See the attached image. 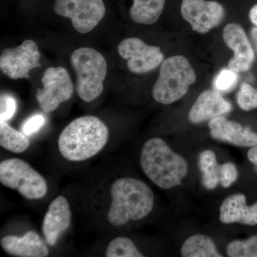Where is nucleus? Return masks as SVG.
<instances>
[{"instance_id":"nucleus-28","label":"nucleus","mask_w":257,"mask_h":257,"mask_svg":"<svg viewBox=\"0 0 257 257\" xmlns=\"http://www.w3.org/2000/svg\"><path fill=\"white\" fill-rule=\"evenodd\" d=\"M45 118L43 115L35 114L28 118L21 126L22 133L26 136H31L44 126Z\"/></svg>"},{"instance_id":"nucleus-19","label":"nucleus","mask_w":257,"mask_h":257,"mask_svg":"<svg viewBox=\"0 0 257 257\" xmlns=\"http://www.w3.org/2000/svg\"><path fill=\"white\" fill-rule=\"evenodd\" d=\"M184 257H221L215 243L209 236L203 234L193 235L188 238L181 248Z\"/></svg>"},{"instance_id":"nucleus-14","label":"nucleus","mask_w":257,"mask_h":257,"mask_svg":"<svg viewBox=\"0 0 257 257\" xmlns=\"http://www.w3.org/2000/svg\"><path fill=\"white\" fill-rule=\"evenodd\" d=\"M71 219L72 212L67 199L63 196L55 198L42 222V232L49 246H55L61 235L68 229Z\"/></svg>"},{"instance_id":"nucleus-20","label":"nucleus","mask_w":257,"mask_h":257,"mask_svg":"<svg viewBox=\"0 0 257 257\" xmlns=\"http://www.w3.org/2000/svg\"><path fill=\"white\" fill-rule=\"evenodd\" d=\"M199 167L202 172L203 186L207 189H214L219 182V169L215 153L211 150H204L199 155Z\"/></svg>"},{"instance_id":"nucleus-9","label":"nucleus","mask_w":257,"mask_h":257,"mask_svg":"<svg viewBox=\"0 0 257 257\" xmlns=\"http://www.w3.org/2000/svg\"><path fill=\"white\" fill-rule=\"evenodd\" d=\"M40 57L36 42L25 40L20 46L3 50L0 56V69L12 79L30 78V71L41 66Z\"/></svg>"},{"instance_id":"nucleus-5","label":"nucleus","mask_w":257,"mask_h":257,"mask_svg":"<svg viewBox=\"0 0 257 257\" xmlns=\"http://www.w3.org/2000/svg\"><path fill=\"white\" fill-rule=\"evenodd\" d=\"M70 62L77 77L79 97L85 102L94 101L104 90L107 73L104 56L91 47H80L72 52Z\"/></svg>"},{"instance_id":"nucleus-15","label":"nucleus","mask_w":257,"mask_h":257,"mask_svg":"<svg viewBox=\"0 0 257 257\" xmlns=\"http://www.w3.org/2000/svg\"><path fill=\"white\" fill-rule=\"evenodd\" d=\"M232 106L226 100L221 93L216 90H205L198 96L188 114L193 124H200L216 116L229 113Z\"/></svg>"},{"instance_id":"nucleus-10","label":"nucleus","mask_w":257,"mask_h":257,"mask_svg":"<svg viewBox=\"0 0 257 257\" xmlns=\"http://www.w3.org/2000/svg\"><path fill=\"white\" fill-rule=\"evenodd\" d=\"M118 53L126 60V65L134 74H145L162 63L165 56L160 47L147 45L137 37L122 40L117 47Z\"/></svg>"},{"instance_id":"nucleus-31","label":"nucleus","mask_w":257,"mask_h":257,"mask_svg":"<svg viewBox=\"0 0 257 257\" xmlns=\"http://www.w3.org/2000/svg\"><path fill=\"white\" fill-rule=\"evenodd\" d=\"M251 37L252 39L253 43H254L255 47H256L257 50V28L253 27L251 30Z\"/></svg>"},{"instance_id":"nucleus-11","label":"nucleus","mask_w":257,"mask_h":257,"mask_svg":"<svg viewBox=\"0 0 257 257\" xmlns=\"http://www.w3.org/2000/svg\"><path fill=\"white\" fill-rule=\"evenodd\" d=\"M181 14L194 32L206 34L220 25L224 18L225 10L216 1L182 0Z\"/></svg>"},{"instance_id":"nucleus-25","label":"nucleus","mask_w":257,"mask_h":257,"mask_svg":"<svg viewBox=\"0 0 257 257\" xmlns=\"http://www.w3.org/2000/svg\"><path fill=\"white\" fill-rule=\"evenodd\" d=\"M237 74L229 68L221 69L214 79L215 90L219 93H226L232 90L237 84Z\"/></svg>"},{"instance_id":"nucleus-26","label":"nucleus","mask_w":257,"mask_h":257,"mask_svg":"<svg viewBox=\"0 0 257 257\" xmlns=\"http://www.w3.org/2000/svg\"><path fill=\"white\" fill-rule=\"evenodd\" d=\"M17 109L16 100L13 96L2 94L0 97V121H9L14 116Z\"/></svg>"},{"instance_id":"nucleus-18","label":"nucleus","mask_w":257,"mask_h":257,"mask_svg":"<svg viewBox=\"0 0 257 257\" xmlns=\"http://www.w3.org/2000/svg\"><path fill=\"white\" fill-rule=\"evenodd\" d=\"M165 5V0H133L130 18L138 24L152 25L160 19Z\"/></svg>"},{"instance_id":"nucleus-29","label":"nucleus","mask_w":257,"mask_h":257,"mask_svg":"<svg viewBox=\"0 0 257 257\" xmlns=\"http://www.w3.org/2000/svg\"><path fill=\"white\" fill-rule=\"evenodd\" d=\"M247 157L248 160L253 164L257 165V145L256 146L251 147V149L248 150Z\"/></svg>"},{"instance_id":"nucleus-1","label":"nucleus","mask_w":257,"mask_h":257,"mask_svg":"<svg viewBox=\"0 0 257 257\" xmlns=\"http://www.w3.org/2000/svg\"><path fill=\"white\" fill-rule=\"evenodd\" d=\"M109 130L94 116L73 120L62 130L58 139L61 155L71 162H82L95 156L105 147Z\"/></svg>"},{"instance_id":"nucleus-12","label":"nucleus","mask_w":257,"mask_h":257,"mask_svg":"<svg viewBox=\"0 0 257 257\" xmlns=\"http://www.w3.org/2000/svg\"><path fill=\"white\" fill-rule=\"evenodd\" d=\"M223 39L226 46L234 52L228 62V68L239 73L251 68L254 61V50L241 25L229 23L223 30Z\"/></svg>"},{"instance_id":"nucleus-32","label":"nucleus","mask_w":257,"mask_h":257,"mask_svg":"<svg viewBox=\"0 0 257 257\" xmlns=\"http://www.w3.org/2000/svg\"><path fill=\"white\" fill-rule=\"evenodd\" d=\"M256 170H257V165H256Z\"/></svg>"},{"instance_id":"nucleus-13","label":"nucleus","mask_w":257,"mask_h":257,"mask_svg":"<svg viewBox=\"0 0 257 257\" xmlns=\"http://www.w3.org/2000/svg\"><path fill=\"white\" fill-rule=\"evenodd\" d=\"M211 138L239 147H251L257 145V134L248 126L219 116L209 122Z\"/></svg>"},{"instance_id":"nucleus-17","label":"nucleus","mask_w":257,"mask_h":257,"mask_svg":"<svg viewBox=\"0 0 257 257\" xmlns=\"http://www.w3.org/2000/svg\"><path fill=\"white\" fill-rule=\"evenodd\" d=\"M219 219L224 224L238 222L255 226L257 225V202L252 206H248L243 194L229 196L221 204Z\"/></svg>"},{"instance_id":"nucleus-3","label":"nucleus","mask_w":257,"mask_h":257,"mask_svg":"<svg viewBox=\"0 0 257 257\" xmlns=\"http://www.w3.org/2000/svg\"><path fill=\"white\" fill-rule=\"evenodd\" d=\"M140 165L144 173L157 187L170 189L182 184L188 164L160 138H152L142 150Z\"/></svg>"},{"instance_id":"nucleus-30","label":"nucleus","mask_w":257,"mask_h":257,"mask_svg":"<svg viewBox=\"0 0 257 257\" xmlns=\"http://www.w3.org/2000/svg\"><path fill=\"white\" fill-rule=\"evenodd\" d=\"M248 17H249L251 23L257 28V4L253 5L252 8L250 9Z\"/></svg>"},{"instance_id":"nucleus-2","label":"nucleus","mask_w":257,"mask_h":257,"mask_svg":"<svg viewBox=\"0 0 257 257\" xmlns=\"http://www.w3.org/2000/svg\"><path fill=\"white\" fill-rule=\"evenodd\" d=\"M110 194L111 202L107 219L114 226L141 220L153 209V192L139 179L130 177L116 179L111 184Z\"/></svg>"},{"instance_id":"nucleus-27","label":"nucleus","mask_w":257,"mask_h":257,"mask_svg":"<svg viewBox=\"0 0 257 257\" xmlns=\"http://www.w3.org/2000/svg\"><path fill=\"white\" fill-rule=\"evenodd\" d=\"M238 178V171L236 166L231 162L220 165L219 182L224 188H228L236 182Z\"/></svg>"},{"instance_id":"nucleus-4","label":"nucleus","mask_w":257,"mask_h":257,"mask_svg":"<svg viewBox=\"0 0 257 257\" xmlns=\"http://www.w3.org/2000/svg\"><path fill=\"white\" fill-rule=\"evenodd\" d=\"M197 79L189 60L182 55L172 56L162 62L158 78L152 88V96L161 104L179 100Z\"/></svg>"},{"instance_id":"nucleus-24","label":"nucleus","mask_w":257,"mask_h":257,"mask_svg":"<svg viewBox=\"0 0 257 257\" xmlns=\"http://www.w3.org/2000/svg\"><path fill=\"white\" fill-rule=\"evenodd\" d=\"M238 105L243 111L252 110L257 108V89L242 83L236 96Z\"/></svg>"},{"instance_id":"nucleus-16","label":"nucleus","mask_w":257,"mask_h":257,"mask_svg":"<svg viewBox=\"0 0 257 257\" xmlns=\"http://www.w3.org/2000/svg\"><path fill=\"white\" fill-rule=\"evenodd\" d=\"M7 253L19 257H45L50 253L46 243L35 231H29L23 236L10 235L0 241Z\"/></svg>"},{"instance_id":"nucleus-23","label":"nucleus","mask_w":257,"mask_h":257,"mask_svg":"<svg viewBox=\"0 0 257 257\" xmlns=\"http://www.w3.org/2000/svg\"><path fill=\"white\" fill-rule=\"evenodd\" d=\"M226 253L230 257H257V235L247 239L231 241Z\"/></svg>"},{"instance_id":"nucleus-6","label":"nucleus","mask_w":257,"mask_h":257,"mask_svg":"<svg viewBox=\"0 0 257 257\" xmlns=\"http://www.w3.org/2000/svg\"><path fill=\"white\" fill-rule=\"evenodd\" d=\"M0 182L30 200L42 199L47 192L45 178L20 159H8L0 163Z\"/></svg>"},{"instance_id":"nucleus-22","label":"nucleus","mask_w":257,"mask_h":257,"mask_svg":"<svg viewBox=\"0 0 257 257\" xmlns=\"http://www.w3.org/2000/svg\"><path fill=\"white\" fill-rule=\"evenodd\" d=\"M106 257H143L131 239L126 237L115 238L108 245Z\"/></svg>"},{"instance_id":"nucleus-21","label":"nucleus","mask_w":257,"mask_h":257,"mask_svg":"<svg viewBox=\"0 0 257 257\" xmlns=\"http://www.w3.org/2000/svg\"><path fill=\"white\" fill-rule=\"evenodd\" d=\"M30 140L23 133L11 127L6 121H0V145L2 147L14 152L23 153L30 147Z\"/></svg>"},{"instance_id":"nucleus-7","label":"nucleus","mask_w":257,"mask_h":257,"mask_svg":"<svg viewBox=\"0 0 257 257\" xmlns=\"http://www.w3.org/2000/svg\"><path fill=\"white\" fill-rule=\"evenodd\" d=\"M53 10L59 16L69 18L80 34L94 30L106 13L102 0H55Z\"/></svg>"},{"instance_id":"nucleus-8","label":"nucleus","mask_w":257,"mask_h":257,"mask_svg":"<svg viewBox=\"0 0 257 257\" xmlns=\"http://www.w3.org/2000/svg\"><path fill=\"white\" fill-rule=\"evenodd\" d=\"M41 82L43 88L37 89L36 99L45 112L56 110L62 103L69 100L73 95V84L64 67H49L44 72Z\"/></svg>"}]
</instances>
